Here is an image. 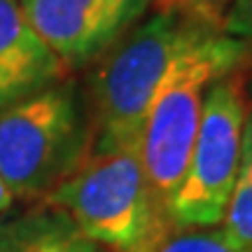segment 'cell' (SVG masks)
Here are the masks:
<instances>
[{
    "mask_svg": "<svg viewBox=\"0 0 252 252\" xmlns=\"http://www.w3.org/2000/svg\"><path fill=\"white\" fill-rule=\"evenodd\" d=\"M42 206L108 252H157L175 229L135 147L89 152Z\"/></svg>",
    "mask_w": 252,
    "mask_h": 252,
    "instance_id": "1",
    "label": "cell"
},
{
    "mask_svg": "<svg viewBox=\"0 0 252 252\" xmlns=\"http://www.w3.org/2000/svg\"><path fill=\"white\" fill-rule=\"evenodd\" d=\"M250 49L224 33L208 31L175 56L157 84L140 138V159L150 185L171 213L194 140L208 89L241 70Z\"/></svg>",
    "mask_w": 252,
    "mask_h": 252,
    "instance_id": "2",
    "label": "cell"
},
{
    "mask_svg": "<svg viewBox=\"0 0 252 252\" xmlns=\"http://www.w3.org/2000/svg\"><path fill=\"white\" fill-rule=\"evenodd\" d=\"M208 28L157 9L110 47L94 82L91 152L140 150L147 110L168 63Z\"/></svg>",
    "mask_w": 252,
    "mask_h": 252,
    "instance_id": "3",
    "label": "cell"
},
{
    "mask_svg": "<svg viewBox=\"0 0 252 252\" xmlns=\"http://www.w3.org/2000/svg\"><path fill=\"white\" fill-rule=\"evenodd\" d=\"M80 94L59 82L0 110V180L17 198H45L91 152Z\"/></svg>",
    "mask_w": 252,
    "mask_h": 252,
    "instance_id": "4",
    "label": "cell"
},
{
    "mask_svg": "<svg viewBox=\"0 0 252 252\" xmlns=\"http://www.w3.org/2000/svg\"><path fill=\"white\" fill-rule=\"evenodd\" d=\"M245 122V80L236 70L206 94L187 171L171 201L175 226L222 224L241 163Z\"/></svg>",
    "mask_w": 252,
    "mask_h": 252,
    "instance_id": "5",
    "label": "cell"
},
{
    "mask_svg": "<svg viewBox=\"0 0 252 252\" xmlns=\"http://www.w3.org/2000/svg\"><path fill=\"white\" fill-rule=\"evenodd\" d=\"M152 0H19L37 37L70 70L105 54Z\"/></svg>",
    "mask_w": 252,
    "mask_h": 252,
    "instance_id": "6",
    "label": "cell"
},
{
    "mask_svg": "<svg viewBox=\"0 0 252 252\" xmlns=\"http://www.w3.org/2000/svg\"><path fill=\"white\" fill-rule=\"evenodd\" d=\"M65 75L68 68L31 28L19 0H0V110Z\"/></svg>",
    "mask_w": 252,
    "mask_h": 252,
    "instance_id": "7",
    "label": "cell"
},
{
    "mask_svg": "<svg viewBox=\"0 0 252 252\" xmlns=\"http://www.w3.org/2000/svg\"><path fill=\"white\" fill-rule=\"evenodd\" d=\"M49 213L0 229V252H108L84 238L61 213Z\"/></svg>",
    "mask_w": 252,
    "mask_h": 252,
    "instance_id": "8",
    "label": "cell"
},
{
    "mask_svg": "<svg viewBox=\"0 0 252 252\" xmlns=\"http://www.w3.org/2000/svg\"><path fill=\"white\" fill-rule=\"evenodd\" d=\"M220 229L234 243L252 250V124L245 122L243 131V152L231 189V198L226 206L224 220Z\"/></svg>",
    "mask_w": 252,
    "mask_h": 252,
    "instance_id": "9",
    "label": "cell"
},
{
    "mask_svg": "<svg viewBox=\"0 0 252 252\" xmlns=\"http://www.w3.org/2000/svg\"><path fill=\"white\" fill-rule=\"evenodd\" d=\"M157 252H250L220 226H175Z\"/></svg>",
    "mask_w": 252,
    "mask_h": 252,
    "instance_id": "10",
    "label": "cell"
},
{
    "mask_svg": "<svg viewBox=\"0 0 252 252\" xmlns=\"http://www.w3.org/2000/svg\"><path fill=\"white\" fill-rule=\"evenodd\" d=\"M234 0H157V9H173L191 24L222 33V24Z\"/></svg>",
    "mask_w": 252,
    "mask_h": 252,
    "instance_id": "11",
    "label": "cell"
},
{
    "mask_svg": "<svg viewBox=\"0 0 252 252\" xmlns=\"http://www.w3.org/2000/svg\"><path fill=\"white\" fill-rule=\"evenodd\" d=\"M222 33L241 42H252V0H234L222 24Z\"/></svg>",
    "mask_w": 252,
    "mask_h": 252,
    "instance_id": "12",
    "label": "cell"
},
{
    "mask_svg": "<svg viewBox=\"0 0 252 252\" xmlns=\"http://www.w3.org/2000/svg\"><path fill=\"white\" fill-rule=\"evenodd\" d=\"M12 194H9V189L5 187V182L0 180V215H2V213H5V210H7L9 208V203H12Z\"/></svg>",
    "mask_w": 252,
    "mask_h": 252,
    "instance_id": "13",
    "label": "cell"
},
{
    "mask_svg": "<svg viewBox=\"0 0 252 252\" xmlns=\"http://www.w3.org/2000/svg\"><path fill=\"white\" fill-rule=\"evenodd\" d=\"M245 110H248V122L252 124V82L250 87H245Z\"/></svg>",
    "mask_w": 252,
    "mask_h": 252,
    "instance_id": "14",
    "label": "cell"
},
{
    "mask_svg": "<svg viewBox=\"0 0 252 252\" xmlns=\"http://www.w3.org/2000/svg\"><path fill=\"white\" fill-rule=\"evenodd\" d=\"M250 252H252V250H250Z\"/></svg>",
    "mask_w": 252,
    "mask_h": 252,
    "instance_id": "15",
    "label": "cell"
}]
</instances>
